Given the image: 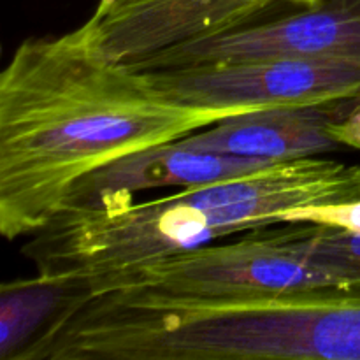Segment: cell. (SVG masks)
<instances>
[{
  "mask_svg": "<svg viewBox=\"0 0 360 360\" xmlns=\"http://www.w3.org/2000/svg\"><path fill=\"white\" fill-rule=\"evenodd\" d=\"M221 120L158 97L79 28L25 39L0 74V234H35L91 172Z\"/></svg>",
  "mask_w": 360,
  "mask_h": 360,
  "instance_id": "1",
  "label": "cell"
},
{
  "mask_svg": "<svg viewBox=\"0 0 360 360\" xmlns=\"http://www.w3.org/2000/svg\"><path fill=\"white\" fill-rule=\"evenodd\" d=\"M273 227L83 281L90 295L112 292L183 301L257 297L326 287L355 288L336 271L299 252L297 224Z\"/></svg>",
  "mask_w": 360,
  "mask_h": 360,
  "instance_id": "2",
  "label": "cell"
},
{
  "mask_svg": "<svg viewBox=\"0 0 360 360\" xmlns=\"http://www.w3.org/2000/svg\"><path fill=\"white\" fill-rule=\"evenodd\" d=\"M136 72L164 101L224 120L264 109L360 98V62L340 58H271Z\"/></svg>",
  "mask_w": 360,
  "mask_h": 360,
  "instance_id": "3",
  "label": "cell"
},
{
  "mask_svg": "<svg viewBox=\"0 0 360 360\" xmlns=\"http://www.w3.org/2000/svg\"><path fill=\"white\" fill-rule=\"evenodd\" d=\"M271 58L360 62V0H290L257 23L165 49L130 70L225 65Z\"/></svg>",
  "mask_w": 360,
  "mask_h": 360,
  "instance_id": "4",
  "label": "cell"
},
{
  "mask_svg": "<svg viewBox=\"0 0 360 360\" xmlns=\"http://www.w3.org/2000/svg\"><path fill=\"white\" fill-rule=\"evenodd\" d=\"M290 0H136L79 30L109 62L134 69L144 60L200 39L257 23Z\"/></svg>",
  "mask_w": 360,
  "mask_h": 360,
  "instance_id": "5",
  "label": "cell"
},
{
  "mask_svg": "<svg viewBox=\"0 0 360 360\" xmlns=\"http://www.w3.org/2000/svg\"><path fill=\"white\" fill-rule=\"evenodd\" d=\"M359 104L360 98H343L264 109L221 120L206 132L197 130L176 143L192 150L274 162L320 157L340 150L329 127L347 120Z\"/></svg>",
  "mask_w": 360,
  "mask_h": 360,
  "instance_id": "6",
  "label": "cell"
},
{
  "mask_svg": "<svg viewBox=\"0 0 360 360\" xmlns=\"http://www.w3.org/2000/svg\"><path fill=\"white\" fill-rule=\"evenodd\" d=\"M278 164L264 158L192 150L176 141L134 151L81 179L65 206H88L111 197H134L157 188H192L241 178Z\"/></svg>",
  "mask_w": 360,
  "mask_h": 360,
  "instance_id": "7",
  "label": "cell"
},
{
  "mask_svg": "<svg viewBox=\"0 0 360 360\" xmlns=\"http://www.w3.org/2000/svg\"><path fill=\"white\" fill-rule=\"evenodd\" d=\"M90 297L79 278L37 273L0 287V359L16 360L60 315Z\"/></svg>",
  "mask_w": 360,
  "mask_h": 360,
  "instance_id": "8",
  "label": "cell"
},
{
  "mask_svg": "<svg viewBox=\"0 0 360 360\" xmlns=\"http://www.w3.org/2000/svg\"><path fill=\"white\" fill-rule=\"evenodd\" d=\"M295 246L313 262L330 267L360 290V234L316 224H297Z\"/></svg>",
  "mask_w": 360,
  "mask_h": 360,
  "instance_id": "9",
  "label": "cell"
},
{
  "mask_svg": "<svg viewBox=\"0 0 360 360\" xmlns=\"http://www.w3.org/2000/svg\"><path fill=\"white\" fill-rule=\"evenodd\" d=\"M283 224H316L360 234V200L288 211L283 214Z\"/></svg>",
  "mask_w": 360,
  "mask_h": 360,
  "instance_id": "10",
  "label": "cell"
},
{
  "mask_svg": "<svg viewBox=\"0 0 360 360\" xmlns=\"http://www.w3.org/2000/svg\"><path fill=\"white\" fill-rule=\"evenodd\" d=\"M329 132L340 148H352L360 151V104L347 120L333 123Z\"/></svg>",
  "mask_w": 360,
  "mask_h": 360,
  "instance_id": "11",
  "label": "cell"
},
{
  "mask_svg": "<svg viewBox=\"0 0 360 360\" xmlns=\"http://www.w3.org/2000/svg\"><path fill=\"white\" fill-rule=\"evenodd\" d=\"M132 2H136V0H98L97 9L94 11V14H91L90 18L98 20V18H104L108 16V14L116 13V11H120L122 7L130 6Z\"/></svg>",
  "mask_w": 360,
  "mask_h": 360,
  "instance_id": "12",
  "label": "cell"
}]
</instances>
